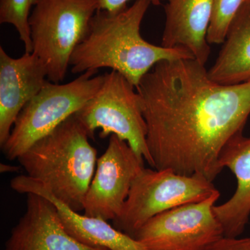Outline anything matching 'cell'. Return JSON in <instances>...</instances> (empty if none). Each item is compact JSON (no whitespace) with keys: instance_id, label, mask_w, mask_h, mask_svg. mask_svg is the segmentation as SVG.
<instances>
[{"instance_id":"1","label":"cell","mask_w":250,"mask_h":250,"mask_svg":"<svg viewBox=\"0 0 250 250\" xmlns=\"http://www.w3.org/2000/svg\"><path fill=\"white\" fill-rule=\"evenodd\" d=\"M136 88L153 168L213 182L222 150L249 118L250 81L220 84L196 59H181L158 62Z\"/></svg>"},{"instance_id":"2","label":"cell","mask_w":250,"mask_h":250,"mask_svg":"<svg viewBox=\"0 0 250 250\" xmlns=\"http://www.w3.org/2000/svg\"><path fill=\"white\" fill-rule=\"evenodd\" d=\"M152 2L136 0L129 7L117 12L99 9L88 34L72 54V73H97L100 68L107 67L136 88L158 62L194 58L186 49L153 45L141 36V23Z\"/></svg>"},{"instance_id":"3","label":"cell","mask_w":250,"mask_h":250,"mask_svg":"<svg viewBox=\"0 0 250 250\" xmlns=\"http://www.w3.org/2000/svg\"><path fill=\"white\" fill-rule=\"evenodd\" d=\"M73 115L18 157L27 175L41 182L54 197L80 212L93 178L97 150Z\"/></svg>"},{"instance_id":"4","label":"cell","mask_w":250,"mask_h":250,"mask_svg":"<svg viewBox=\"0 0 250 250\" xmlns=\"http://www.w3.org/2000/svg\"><path fill=\"white\" fill-rule=\"evenodd\" d=\"M100 0H36L29 18L33 52L47 80L61 83L74 51L84 39Z\"/></svg>"},{"instance_id":"5","label":"cell","mask_w":250,"mask_h":250,"mask_svg":"<svg viewBox=\"0 0 250 250\" xmlns=\"http://www.w3.org/2000/svg\"><path fill=\"white\" fill-rule=\"evenodd\" d=\"M87 72L66 83L47 82L24 106L1 146L6 159H18L88 103L103 85L104 75Z\"/></svg>"},{"instance_id":"6","label":"cell","mask_w":250,"mask_h":250,"mask_svg":"<svg viewBox=\"0 0 250 250\" xmlns=\"http://www.w3.org/2000/svg\"><path fill=\"white\" fill-rule=\"evenodd\" d=\"M75 116L90 139H94L97 129L101 130L102 139L116 135L153 167L141 98L136 87L121 74L113 70L105 74L100 89Z\"/></svg>"},{"instance_id":"7","label":"cell","mask_w":250,"mask_h":250,"mask_svg":"<svg viewBox=\"0 0 250 250\" xmlns=\"http://www.w3.org/2000/svg\"><path fill=\"white\" fill-rule=\"evenodd\" d=\"M217 192L213 182L201 176L144 167L133 182L123 211L113 220V225L133 237L156 215L180 206L204 201Z\"/></svg>"},{"instance_id":"8","label":"cell","mask_w":250,"mask_h":250,"mask_svg":"<svg viewBox=\"0 0 250 250\" xmlns=\"http://www.w3.org/2000/svg\"><path fill=\"white\" fill-rule=\"evenodd\" d=\"M220 195L218 191L204 201L163 212L145 224L133 238L147 250H205L225 236L213 212Z\"/></svg>"},{"instance_id":"9","label":"cell","mask_w":250,"mask_h":250,"mask_svg":"<svg viewBox=\"0 0 250 250\" xmlns=\"http://www.w3.org/2000/svg\"><path fill=\"white\" fill-rule=\"evenodd\" d=\"M144 167V159L126 141L116 135L110 136L85 195L84 215L106 221L116 220L123 211L133 182Z\"/></svg>"},{"instance_id":"10","label":"cell","mask_w":250,"mask_h":250,"mask_svg":"<svg viewBox=\"0 0 250 250\" xmlns=\"http://www.w3.org/2000/svg\"><path fill=\"white\" fill-rule=\"evenodd\" d=\"M42 62L33 53L13 58L0 47V145L7 141L24 106L47 82Z\"/></svg>"},{"instance_id":"11","label":"cell","mask_w":250,"mask_h":250,"mask_svg":"<svg viewBox=\"0 0 250 250\" xmlns=\"http://www.w3.org/2000/svg\"><path fill=\"white\" fill-rule=\"evenodd\" d=\"M27 195V208L11 231L5 250H108L83 244L70 236L48 199Z\"/></svg>"},{"instance_id":"12","label":"cell","mask_w":250,"mask_h":250,"mask_svg":"<svg viewBox=\"0 0 250 250\" xmlns=\"http://www.w3.org/2000/svg\"><path fill=\"white\" fill-rule=\"evenodd\" d=\"M11 187L19 193H34L48 199L57 207L67 233L77 241L93 248L108 250H147L132 236L112 227L106 220L81 215L62 203L41 182L27 175H20L11 182Z\"/></svg>"},{"instance_id":"13","label":"cell","mask_w":250,"mask_h":250,"mask_svg":"<svg viewBox=\"0 0 250 250\" xmlns=\"http://www.w3.org/2000/svg\"><path fill=\"white\" fill-rule=\"evenodd\" d=\"M164 1L166 22L161 45L186 49L194 59L205 65L210 54L207 33L213 0Z\"/></svg>"},{"instance_id":"14","label":"cell","mask_w":250,"mask_h":250,"mask_svg":"<svg viewBox=\"0 0 250 250\" xmlns=\"http://www.w3.org/2000/svg\"><path fill=\"white\" fill-rule=\"evenodd\" d=\"M219 161L222 168L228 167L234 174L237 187L228 201L213 207V212L224 236L236 238L244 231L250 216V138L243 133L235 136L224 147Z\"/></svg>"},{"instance_id":"15","label":"cell","mask_w":250,"mask_h":250,"mask_svg":"<svg viewBox=\"0 0 250 250\" xmlns=\"http://www.w3.org/2000/svg\"><path fill=\"white\" fill-rule=\"evenodd\" d=\"M223 47L208 70L210 80L223 85L250 81V3L245 1L230 24Z\"/></svg>"},{"instance_id":"16","label":"cell","mask_w":250,"mask_h":250,"mask_svg":"<svg viewBox=\"0 0 250 250\" xmlns=\"http://www.w3.org/2000/svg\"><path fill=\"white\" fill-rule=\"evenodd\" d=\"M36 0H0V23L16 28L26 53H32L29 18Z\"/></svg>"},{"instance_id":"17","label":"cell","mask_w":250,"mask_h":250,"mask_svg":"<svg viewBox=\"0 0 250 250\" xmlns=\"http://www.w3.org/2000/svg\"><path fill=\"white\" fill-rule=\"evenodd\" d=\"M245 0H213V12L207 33L210 45L223 44L230 24Z\"/></svg>"},{"instance_id":"18","label":"cell","mask_w":250,"mask_h":250,"mask_svg":"<svg viewBox=\"0 0 250 250\" xmlns=\"http://www.w3.org/2000/svg\"><path fill=\"white\" fill-rule=\"evenodd\" d=\"M205 250H250V237L238 238L223 236Z\"/></svg>"},{"instance_id":"19","label":"cell","mask_w":250,"mask_h":250,"mask_svg":"<svg viewBox=\"0 0 250 250\" xmlns=\"http://www.w3.org/2000/svg\"><path fill=\"white\" fill-rule=\"evenodd\" d=\"M130 0H100V9L106 10L110 12H117L127 7ZM152 3L157 4L160 0H152Z\"/></svg>"},{"instance_id":"20","label":"cell","mask_w":250,"mask_h":250,"mask_svg":"<svg viewBox=\"0 0 250 250\" xmlns=\"http://www.w3.org/2000/svg\"><path fill=\"white\" fill-rule=\"evenodd\" d=\"M21 170L20 166L9 165V164H0V172L1 173H14V172H19Z\"/></svg>"},{"instance_id":"21","label":"cell","mask_w":250,"mask_h":250,"mask_svg":"<svg viewBox=\"0 0 250 250\" xmlns=\"http://www.w3.org/2000/svg\"><path fill=\"white\" fill-rule=\"evenodd\" d=\"M245 1H246V2L250 3V0H245Z\"/></svg>"}]
</instances>
